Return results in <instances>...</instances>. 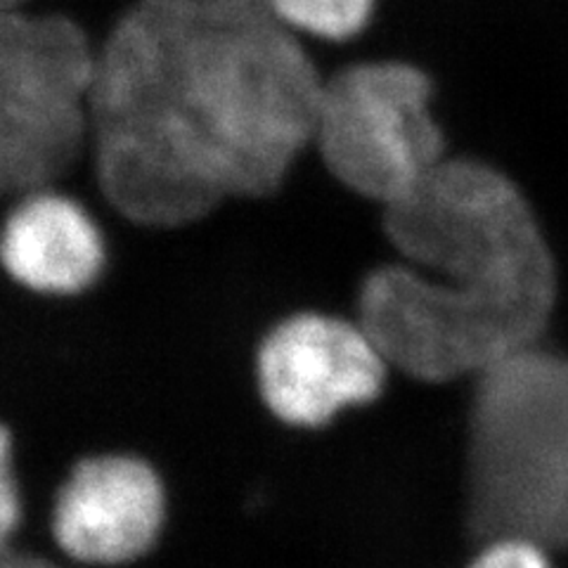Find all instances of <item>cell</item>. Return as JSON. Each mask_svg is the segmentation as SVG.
<instances>
[{
  "label": "cell",
  "mask_w": 568,
  "mask_h": 568,
  "mask_svg": "<svg viewBox=\"0 0 568 568\" xmlns=\"http://www.w3.org/2000/svg\"><path fill=\"white\" fill-rule=\"evenodd\" d=\"M465 474L476 538L568 549V355L536 344L474 379Z\"/></svg>",
  "instance_id": "obj_3"
},
{
  "label": "cell",
  "mask_w": 568,
  "mask_h": 568,
  "mask_svg": "<svg viewBox=\"0 0 568 568\" xmlns=\"http://www.w3.org/2000/svg\"><path fill=\"white\" fill-rule=\"evenodd\" d=\"M268 6L298 39L339 48L365 39L379 14V0H268Z\"/></svg>",
  "instance_id": "obj_9"
},
{
  "label": "cell",
  "mask_w": 568,
  "mask_h": 568,
  "mask_svg": "<svg viewBox=\"0 0 568 568\" xmlns=\"http://www.w3.org/2000/svg\"><path fill=\"white\" fill-rule=\"evenodd\" d=\"M166 514L162 478L133 455L85 457L52 509V536L81 564L119 566L148 555Z\"/></svg>",
  "instance_id": "obj_7"
},
{
  "label": "cell",
  "mask_w": 568,
  "mask_h": 568,
  "mask_svg": "<svg viewBox=\"0 0 568 568\" xmlns=\"http://www.w3.org/2000/svg\"><path fill=\"white\" fill-rule=\"evenodd\" d=\"M36 0H0V12H10V10H22L33 6Z\"/></svg>",
  "instance_id": "obj_13"
},
{
  "label": "cell",
  "mask_w": 568,
  "mask_h": 568,
  "mask_svg": "<svg viewBox=\"0 0 568 568\" xmlns=\"http://www.w3.org/2000/svg\"><path fill=\"white\" fill-rule=\"evenodd\" d=\"M390 372L348 313L294 311L254 346V382L265 410L294 429H323L346 410L379 400Z\"/></svg>",
  "instance_id": "obj_6"
},
{
  "label": "cell",
  "mask_w": 568,
  "mask_h": 568,
  "mask_svg": "<svg viewBox=\"0 0 568 568\" xmlns=\"http://www.w3.org/2000/svg\"><path fill=\"white\" fill-rule=\"evenodd\" d=\"M0 568H60V566L43 559V557H33V555H24V552H12V549L6 547L3 564H0Z\"/></svg>",
  "instance_id": "obj_12"
},
{
  "label": "cell",
  "mask_w": 568,
  "mask_h": 568,
  "mask_svg": "<svg viewBox=\"0 0 568 568\" xmlns=\"http://www.w3.org/2000/svg\"><path fill=\"white\" fill-rule=\"evenodd\" d=\"M311 154L353 197L379 209L403 200L453 154L432 71L388 55L325 71Z\"/></svg>",
  "instance_id": "obj_5"
},
{
  "label": "cell",
  "mask_w": 568,
  "mask_h": 568,
  "mask_svg": "<svg viewBox=\"0 0 568 568\" xmlns=\"http://www.w3.org/2000/svg\"><path fill=\"white\" fill-rule=\"evenodd\" d=\"M98 36L67 10L0 12V194L62 187L91 156Z\"/></svg>",
  "instance_id": "obj_4"
},
{
  "label": "cell",
  "mask_w": 568,
  "mask_h": 568,
  "mask_svg": "<svg viewBox=\"0 0 568 568\" xmlns=\"http://www.w3.org/2000/svg\"><path fill=\"white\" fill-rule=\"evenodd\" d=\"M110 261V235L77 194L41 187L8 202L0 265L17 292L50 301L81 298L102 282Z\"/></svg>",
  "instance_id": "obj_8"
},
{
  "label": "cell",
  "mask_w": 568,
  "mask_h": 568,
  "mask_svg": "<svg viewBox=\"0 0 568 568\" xmlns=\"http://www.w3.org/2000/svg\"><path fill=\"white\" fill-rule=\"evenodd\" d=\"M545 549L526 538H497L488 540L469 568H552Z\"/></svg>",
  "instance_id": "obj_10"
},
{
  "label": "cell",
  "mask_w": 568,
  "mask_h": 568,
  "mask_svg": "<svg viewBox=\"0 0 568 568\" xmlns=\"http://www.w3.org/2000/svg\"><path fill=\"white\" fill-rule=\"evenodd\" d=\"M388 261L355 296V320L405 379H476L542 344L557 265L526 192L481 156L453 152L379 209Z\"/></svg>",
  "instance_id": "obj_2"
},
{
  "label": "cell",
  "mask_w": 568,
  "mask_h": 568,
  "mask_svg": "<svg viewBox=\"0 0 568 568\" xmlns=\"http://www.w3.org/2000/svg\"><path fill=\"white\" fill-rule=\"evenodd\" d=\"M325 71L268 0H131L98 36L88 164L123 225L275 194L311 154Z\"/></svg>",
  "instance_id": "obj_1"
},
{
  "label": "cell",
  "mask_w": 568,
  "mask_h": 568,
  "mask_svg": "<svg viewBox=\"0 0 568 568\" xmlns=\"http://www.w3.org/2000/svg\"><path fill=\"white\" fill-rule=\"evenodd\" d=\"M22 519V495L20 481L14 476V459H12V432L3 429V446H0V528H3V538L14 532Z\"/></svg>",
  "instance_id": "obj_11"
}]
</instances>
